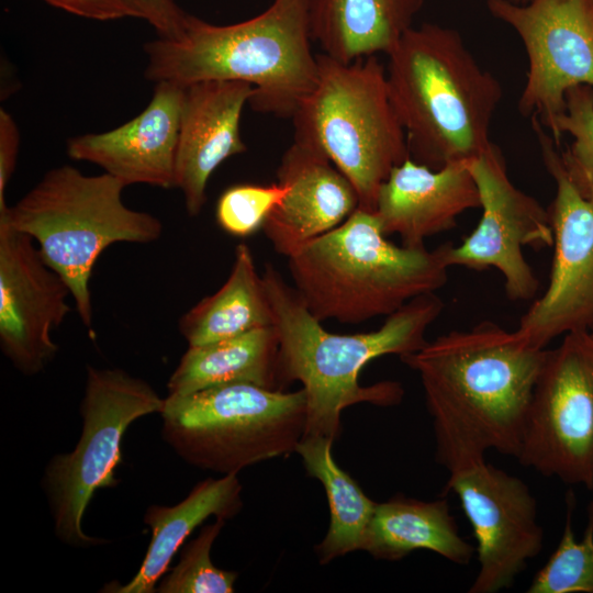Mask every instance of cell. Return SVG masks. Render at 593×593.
<instances>
[{"label": "cell", "mask_w": 593, "mask_h": 593, "mask_svg": "<svg viewBox=\"0 0 593 593\" xmlns=\"http://www.w3.org/2000/svg\"><path fill=\"white\" fill-rule=\"evenodd\" d=\"M532 123L544 165L556 182L548 210L555 253L546 291L514 332L527 345L545 349L561 335L593 333V202L570 182L552 137L538 120L532 119Z\"/></svg>", "instance_id": "8fae6325"}, {"label": "cell", "mask_w": 593, "mask_h": 593, "mask_svg": "<svg viewBox=\"0 0 593 593\" xmlns=\"http://www.w3.org/2000/svg\"><path fill=\"white\" fill-rule=\"evenodd\" d=\"M486 7L517 33L528 56L519 112L551 133L567 91L593 86L592 0H486Z\"/></svg>", "instance_id": "4fadbf2b"}, {"label": "cell", "mask_w": 593, "mask_h": 593, "mask_svg": "<svg viewBox=\"0 0 593 593\" xmlns=\"http://www.w3.org/2000/svg\"><path fill=\"white\" fill-rule=\"evenodd\" d=\"M593 334V333H592Z\"/></svg>", "instance_id": "e575fe53"}, {"label": "cell", "mask_w": 593, "mask_h": 593, "mask_svg": "<svg viewBox=\"0 0 593 593\" xmlns=\"http://www.w3.org/2000/svg\"><path fill=\"white\" fill-rule=\"evenodd\" d=\"M184 87L156 82L147 107L102 133L72 136L67 155L97 165L125 184L175 188V161Z\"/></svg>", "instance_id": "2e32d148"}, {"label": "cell", "mask_w": 593, "mask_h": 593, "mask_svg": "<svg viewBox=\"0 0 593 593\" xmlns=\"http://www.w3.org/2000/svg\"><path fill=\"white\" fill-rule=\"evenodd\" d=\"M124 188L105 172L88 176L63 165L0 212V224L32 237L63 277L88 328L93 316L89 281L99 256L116 243L149 244L163 235L158 217L124 204Z\"/></svg>", "instance_id": "8992f818"}, {"label": "cell", "mask_w": 593, "mask_h": 593, "mask_svg": "<svg viewBox=\"0 0 593 593\" xmlns=\"http://www.w3.org/2000/svg\"><path fill=\"white\" fill-rule=\"evenodd\" d=\"M270 325H273L271 304L254 256L245 244L235 248L224 284L187 311L178 323L189 346L206 345Z\"/></svg>", "instance_id": "cb8c5ba5"}, {"label": "cell", "mask_w": 593, "mask_h": 593, "mask_svg": "<svg viewBox=\"0 0 593 593\" xmlns=\"http://www.w3.org/2000/svg\"><path fill=\"white\" fill-rule=\"evenodd\" d=\"M567 515L560 541L536 573L528 593H593V502L583 537L575 539L572 526L574 495L567 494Z\"/></svg>", "instance_id": "484cf974"}, {"label": "cell", "mask_w": 593, "mask_h": 593, "mask_svg": "<svg viewBox=\"0 0 593 593\" xmlns=\"http://www.w3.org/2000/svg\"><path fill=\"white\" fill-rule=\"evenodd\" d=\"M139 18L149 23L158 36L171 37L182 29L187 12L175 0H130Z\"/></svg>", "instance_id": "4dcf8cb0"}, {"label": "cell", "mask_w": 593, "mask_h": 593, "mask_svg": "<svg viewBox=\"0 0 593 593\" xmlns=\"http://www.w3.org/2000/svg\"><path fill=\"white\" fill-rule=\"evenodd\" d=\"M424 549L468 564L475 548L459 533L447 500L423 501L398 495L378 503L361 548L376 559L399 561Z\"/></svg>", "instance_id": "7402d4cb"}, {"label": "cell", "mask_w": 593, "mask_h": 593, "mask_svg": "<svg viewBox=\"0 0 593 593\" xmlns=\"http://www.w3.org/2000/svg\"><path fill=\"white\" fill-rule=\"evenodd\" d=\"M333 444L326 437L304 436L295 449L306 473L322 483L327 497L329 525L323 540L315 546L321 564L360 550L377 505L336 463L332 454Z\"/></svg>", "instance_id": "d4e9b609"}, {"label": "cell", "mask_w": 593, "mask_h": 593, "mask_svg": "<svg viewBox=\"0 0 593 593\" xmlns=\"http://www.w3.org/2000/svg\"><path fill=\"white\" fill-rule=\"evenodd\" d=\"M254 87L240 81L209 80L184 87L175 161V188L183 194L190 216L206 201L213 172L246 150L240 135L243 109Z\"/></svg>", "instance_id": "e0dca14e"}, {"label": "cell", "mask_w": 593, "mask_h": 593, "mask_svg": "<svg viewBox=\"0 0 593 593\" xmlns=\"http://www.w3.org/2000/svg\"><path fill=\"white\" fill-rule=\"evenodd\" d=\"M517 459L545 477L593 490L592 333H568L547 349Z\"/></svg>", "instance_id": "30bf717a"}, {"label": "cell", "mask_w": 593, "mask_h": 593, "mask_svg": "<svg viewBox=\"0 0 593 593\" xmlns=\"http://www.w3.org/2000/svg\"><path fill=\"white\" fill-rule=\"evenodd\" d=\"M226 519L216 518L201 528L198 537L183 547L179 562L161 577L156 585L159 593H232L237 573L215 567L211 548Z\"/></svg>", "instance_id": "83f0119b"}, {"label": "cell", "mask_w": 593, "mask_h": 593, "mask_svg": "<svg viewBox=\"0 0 593 593\" xmlns=\"http://www.w3.org/2000/svg\"><path fill=\"white\" fill-rule=\"evenodd\" d=\"M445 490L458 496L477 540L479 570L469 592L510 589L545 538L529 486L484 460L450 472Z\"/></svg>", "instance_id": "5bb4252c"}, {"label": "cell", "mask_w": 593, "mask_h": 593, "mask_svg": "<svg viewBox=\"0 0 593 593\" xmlns=\"http://www.w3.org/2000/svg\"><path fill=\"white\" fill-rule=\"evenodd\" d=\"M20 145V133L13 118L0 110V212L9 205L5 201L8 183L14 174Z\"/></svg>", "instance_id": "1f68e13d"}, {"label": "cell", "mask_w": 593, "mask_h": 593, "mask_svg": "<svg viewBox=\"0 0 593 593\" xmlns=\"http://www.w3.org/2000/svg\"><path fill=\"white\" fill-rule=\"evenodd\" d=\"M277 179L286 187V194L262 231L273 249L287 258L359 208L351 182L321 150L303 141L293 138L281 158Z\"/></svg>", "instance_id": "ac0fdd59"}, {"label": "cell", "mask_w": 593, "mask_h": 593, "mask_svg": "<svg viewBox=\"0 0 593 593\" xmlns=\"http://www.w3.org/2000/svg\"><path fill=\"white\" fill-rule=\"evenodd\" d=\"M387 55L390 101L414 161L438 169L488 148L503 89L456 30L412 26Z\"/></svg>", "instance_id": "277c9868"}, {"label": "cell", "mask_w": 593, "mask_h": 593, "mask_svg": "<svg viewBox=\"0 0 593 593\" xmlns=\"http://www.w3.org/2000/svg\"><path fill=\"white\" fill-rule=\"evenodd\" d=\"M317 80L294 112V139L321 150L351 182L359 208L374 212L392 169L410 157L379 58L351 63L316 55Z\"/></svg>", "instance_id": "52a82bcc"}, {"label": "cell", "mask_w": 593, "mask_h": 593, "mask_svg": "<svg viewBox=\"0 0 593 593\" xmlns=\"http://www.w3.org/2000/svg\"><path fill=\"white\" fill-rule=\"evenodd\" d=\"M310 0H272L243 22L215 25L187 13L182 29L144 46L145 78L182 87L209 80L254 87V111L292 118L317 80Z\"/></svg>", "instance_id": "3957f363"}, {"label": "cell", "mask_w": 593, "mask_h": 593, "mask_svg": "<svg viewBox=\"0 0 593 593\" xmlns=\"http://www.w3.org/2000/svg\"><path fill=\"white\" fill-rule=\"evenodd\" d=\"M472 209H480V195L467 160L433 169L409 157L382 183L374 213L385 235L422 247L427 238L455 228L457 219Z\"/></svg>", "instance_id": "d6986e66"}, {"label": "cell", "mask_w": 593, "mask_h": 593, "mask_svg": "<svg viewBox=\"0 0 593 593\" xmlns=\"http://www.w3.org/2000/svg\"><path fill=\"white\" fill-rule=\"evenodd\" d=\"M278 351L273 325L206 345L189 346L168 380V394L186 395L231 383L283 390Z\"/></svg>", "instance_id": "603a6c76"}, {"label": "cell", "mask_w": 593, "mask_h": 593, "mask_svg": "<svg viewBox=\"0 0 593 593\" xmlns=\"http://www.w3.org/2000/svg\"><path fill=\"white\" fill-rule=\"evenodd\" d=\"M467 165L478 187L482 215L460 245L447 244V262L449 267L475 271L495 268L503 275L510 300H530L539 289V280L525 259L523 247L553 246L549 211L515 187L494 143L467 159Z\"/></svg>", "instance_id": "7c38bea8"}, {"label": "cell", "mask_w": 593, "mask_h": 593, "mask_svg": "<svg viewBox=\"0 0 593 593\" xmlns=\"http://www.w3.org/2000/svg\"><path fill=\"white\" fill-rule=\"evenodd\" d=\"M592 2H593V0H592Z\"/></svg>", "instance_id": "836d02e7"}, {"label": "cell", "mask_w": 593, "mask_h": 593, "mask_svg": "<svg viewBox=\"0 0 593 593\" xmlns=\"http://www.w3.org/2000/svg\"><path fill=\"white\" fill-rule=\"evenodd\" d=\"M69 296L34 239L0 224V347L22 373L41 372L57 354L52 332L70 313Z\"/></svg>", "instance_id": "9a60e30c"}, {"label": "cell", "mask_w": 593, "mask_h": 593, "mask_svg": "<svg viewBox=\"0 0 593 593\" xmlns=\"http://www.w3.org/2000/svg\"><path fill=\"white\" fill-rule=\"evenodd\" d=\"M511 1L516 2V3H524V2L529 1V0H511Z\"/></svg>", "instance_id": "d6a6232c"}, {"label": "cell", "mask_w": 593, "mask_h": 593, "mask_svg": "<svg viewBox=\"0 0 593 593\" xmlns=\"http://www.w3.org/2000/svg\"><path fill=\"white\" fill-rule=\"evenodd\" d=\"M164 400L146 381L122 369L87 368L81 435L72 451L51 459L43 480L55 534L64 544H102L82 529L87 506L97 490L118 484L115 469L128 426L139 417L160 413Z\"/></svg>", "instance_id": "9c48e42d"}, {"label": "cell", "mask_w": 593, "mask_h": 593, "mask_svg": "<svg viewBox=\"0 0 593 593\" xmlns=\"http://www.w3.org/2000/svg\"><path fill=\"white\" fill-rule=\"evenodd\" d=\"M563 134L573 137L571 145L560 152L566 175L579 194L593 202V86L581 85L567 91L566 110L550 133L557 146Z\"/></svg>", "instance_id": "4316f807"}, {"label": "cell", "mask_w": 593, "mask_h": 593, "mask_svg": "<svg viewBox=\"0 0 593 593\" xmlns=\"http://www.w3.org/2000/svg\"><path fill=\"white\" fill-rule=\"evenodd\" d=\"M261 277L278 335L282 388L298 381L306 395L304 436L335 441L342 433L340 416L345 409L359 403L378 406L401 403L404 396L401 383L385 380L362 385L359 376L371 360L385 355L402 357L426 344V331L444 309L436 293L409 301L387 316L378 329L345 335L325 329L272 265H266Z\"/></svg>", "instance_id": "7a4b0ae2"}, {"label": "cell", "mask_w": 593, "mask_h": 593, "mask_svg": "<svg viewBox=\"0 0 593 593\" xmlns=\"http://www.w3.org/2000/svg\"><path fill=\"white\" fill-rule=\"evenodd\" d=\"M284 194L286 187L278 181L271 184H234L225 189L216 202V223L232 236H250L262 230Z\"/></svg>", "instance_id": "f1b7e54d"}, {"label": "cell", "mask_w": 593, "mask_h": 593, "mask_svg": "<svg viewBox=\"0 0 593 593\" xmlns=\"http://www.w3.org/2000/svg\"><path fill=\"white\" fill-rule=\"evenodd\" d=\"M447 244L433 250L398 246L387 239L374 212L358 208L289 256L288 267L293 289L316 320L360 324L441 289L448 280Z\"/></svg>", "instance_id": "5b68a950"}, {"label": "cell", "mask_w": 593, "mask_h": 593, "mask_svg": "<svg viewBox=\"0 0 593 593\" xmlns=\"http://www.w3.org/2000/svg\"><path fill=\"white\" fill-rule=\"evenodd\" d=\"M48 4L71 14L97 21L139 18L130 0H44Z\"/></svg>", "instance_id": "f546056e"}, {"label": "cell", "mask_w": 593, "mask_h": 593, "mask_svg": "<svg viewBox=\"0 0 593 593\" xmlns=\"http://www.w3.org/2000/svg\"><path fill=\"white\" fill-rule=\"evenodd\" d=\"M546 351L483 321L400 357L419 377L435 458L449 473L484 461L489 450L517 459Z\"/></svg>", "instance_id": "6da1fadb"}, {"label": "cell", "mask_w": 593, "mask_h": 593, "mask_svg": "<svg viewBox=\"0 0 593 593\" xmlns=\"http://www.w3.org/2000/svg\"><path fill=\"white\" fill-rule=\"evenodd\" d=\"M242 507V484L237 474L205 479L174 506H149L144 523L149 526L152 537L138 571L126 584L112 581L101 592H156V585L168 570L174 556L197 527L210 516L233 518Z\"/></svg>", "instance_id": "ffe728a7"}, {"label": "cell", "mask_w": 593, "mask_h": 593, "mask_svg": "<svg viewBox=\"0 0 593 593\" xmlns=\"http://www.w3.org/2000/svg\"><path fill=\"white\" fill-rule=\"evenodd\" d=\"M423 0H310L312 40L342 63L389 54L413 26Z\"/></svg>", "instance_id": "44dd1931"}, {"label": "cell", "mask_w": 593, "mask_h": 593, "mask_svg": "<svg viewBox=\"0 0 593 593\" xmlns=\"http://www.w3.org/2000/svg\"><path fill=\"white\" fill-rule=\"evenodd\" d=\"M166 443L193 467L238 474L295 452L306 428V395L231 383L168 394L160 411Z\"/></svg>", "instance_id": "ba28073f"}]
</instances>
